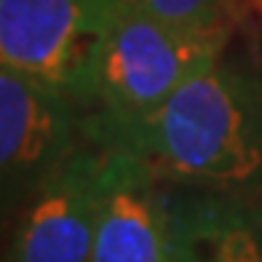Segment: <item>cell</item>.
<instances>
[{"mask_svg":"<svg viewBox=\"0 0 262 262\" xmlns=\"http://www.w3.org/2000/svg\"><path fill=\"white\" fill-rule=\"evenodd\" d=\"M107 142L89 115V134L6 225L3 262H91L104 190Z\"/></svg>","mask_w":262,"mask_h":262,"instance_id":"5","label":"cell"},{"mask_svg":"<svg viewBox=\"0 0 262 262\" xmlns=\"http://www.w3.org/2000/svg\"><path fill=\"white\" fill-rule=\"evenodd\" d=\"M113 145L171 187L262 204V73L220 59Z\"/></svg>","mask_w":262,"mask_h":262,"instance_id":"1","label":"cell"},{"mask_svg":"<svg viewBox=\"0 0 262 262\" xmlns=\"http://www.w3.org/2000/svg\"><path fill=\"white\" fill-rule=\"evenodd\" d=\"M230 32L180 27L121 0L99 56L91 123L107 142L126 137L190 78L217 64Z\"/></svg>","mask_w":262,"mask_h":262,"instance_id":"2","label":"cell"},{"mask_svg":"<svg viewBox=\"0 0 262 262\" xmlns=\"http://www.w3.org/2000/svg\"><path fill=\"white\" fill-rule=\"evenodd\" d=\"M145 14L193 30H233L238 0H123Z\"/></svg>","mask_w":262,"mask_h":262,"instance_id":"8","label":"cell"},{"mask_svg":"<svg viewBox=\"0 0 262 262\" xmlns=\"http://www.w3.org/2000/svg\"><path fill=\"white\" fill-rule=\"evenodd\" d=\"M121 0H0V67L67 94L86 113Z\"/></svg>","mask_w":262,"mask_h":262,"instance_id":"3","label":"cell"},{"mask_svg":"<svg viewBox=\"0 0 262 262\" xmlns=\"http://www.w3.org/2000/svg\"><path fill=\"white\" fill-rule=\"evenodd\" d=\"M166 198L177 262H262V204L171 185Z\"/></svg>","mask_w":262,"mask_h":262,"instance_id":"7","label":"cell"},{"mask_svg":"<svg viewBox=\"0 0 262 262\" xmlns=\"http://www.w3.org/2000/svg\"><path fill=\"white\" fill-rule=\"evenodd\" d=\"M91 262H177L166 185L137 152L113 142Z\"/></svg>","mask_w":262,"mask_h":262,"instance_id":"6","label":"cell"},{"mask_svg":"<svg viewBox=\"0 0 262 262\" xmlns=\"http://www.w3.org/2000/svg\"><path fill=\"white\" fill-rule=\"evenodd\" d=\"M89 134V113L59 89L0 67V209L3 225L51 180Z\"/></svg>","mask_w":262,"mask_h":262,"instance_id":"4","label":"cell"}]
</instances>
